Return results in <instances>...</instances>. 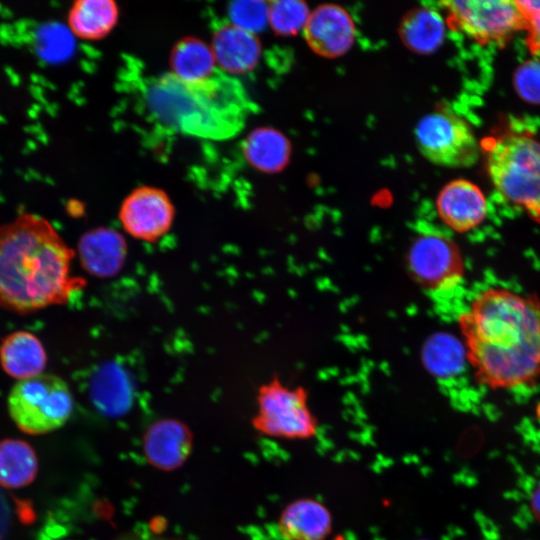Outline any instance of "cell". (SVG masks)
<instances>
[{"instance_id":"obj_28","label":"cell","mask_w":540,"mask_h":540,"mask_svg":"<svg viewBox=\"0 0 540 540\" xmlns=\"http://www.w3.org/2000/svg\"><path fill=\"white\" fill-rule=\"evenodd\" d=\"M117 540H175L146 532H131L119 537Z\"/></svg>"},{"instance_id":"obj_25","label":"cell","mask_w":540,"mask_h":540,"mask_svg":"<svg viewBox=\"0 0 540 540\" xmlns=\"http://www.w3.org/2000/svg\"><path fill=\"white\" fill-rule=\"evenodd\" d=\"M268 8L262 1H238L230 5L229 15L233 25L255 34L268 23Z\"/></svg>"},{"instance_id":"obj_22","label":"cell","mask_w":540,"mask_h":540,"mask_svg":"<svg viewBox=\"0 0 540 540\" xmlns=\"http://www.w3.org/2000/svg\"><path fill=\"white\" fill-rule=\"evenodd\" d=\"M37 468L36 454L28 443L18 439L0 442V485L24 487L34 480Z\"/></svg>"},{"instance_id":"obj_15","label":"cell","mask_w":540,"mask_h":540,"mask_svg":"<svg viewBox=\"0 0 540 540\" xmlns=\"http://www.w3.org/2000/svg\"><path fill=\"white\" fill-rule=\"evenodd\" d=\"M83 268L97 277H111L124 265L127 246L124 238L109 229L85 233L78 243Z\"/></svg>"},{"instance_id":"obj_17","label":"cell","mask_w":540,"mask_h":540,"mask_svg":"<svg viewBox=\"0 0 540 540\" xmlns=\"http://www.w3.org/2000/svg\"><path fill=\"white\" fill-rule=\"evenodd\" d=\"M47 361L41 341L27 331H16L0 346V363L11 377L24 380L42 374Z\"/></svg>"},{"instance_id":"obj_9","label":"cell","mask_w":540,"mask_h":540,"mask_svg":"<svg viewBox=\"0 0 540 540\" xmlns=\"http://www.w3.org/2000/svg\"><path fill=\"white\" fill-rule=\"evenodd\" d=\"M407 265L412 277L431 291L454 288L465 273L458 245L436 232H422L415 237L407 253Z\"/></svg>"},{"instance_id":"obj_1","label":"cell","mask_w":540,"mask_h":540,"mask_svg":"<svg viewBox=\"0 0 540 540\" xmlns=\"http://www.w3.org/2000/svg\"><path fill=\"white\" fill-rule=\"evenodd\" d=\"M475 380L511 389L540 378V299L504 288L478 293L459 317Z\"/></svg>"},{"instance_id":"obj_29","label":"cell","mask_w":540,"mask_h":540,"mask_svg":"<svg viewBox=\"0 0 540 540\" xmlns=\"http://www.w3.org/2000/svg\"><path fill=\"white\" fill-rule=\"evenodd\" d=\"M531 507L534 516L540 522V482L533 491L531 498Z\"/></svg>"},{"instance_id":"obj_4","label":"cell","mask_w":540,"mask_h":540,"mask_svg":"<svg viewBox=\"0 0 540 540\" xmlns=\"http://www.w3.org/2000/svg\"><path fill=\"white\" fill-rule=\"evenodd\" d=\"M497 191L540 225V141L526 133H505L481 144Z\"/></svg>"},{"instance_id":"obj_20","label":"cell","mask_w":540,"mask_h":540,"mask_svg":"<svg viewBox=\"0 0 540 540\" xmlns=\"http://www.w3.org/2000/svg\"><path fill=\"white\" fill-rule=\"evenodd\" d=\"M244 154L255 168L274 173L282 170L289 162L291 145L278 130L260 128L247 137Z\"/></svg>"},{"instance_id":"obj_3","label":"cell","mask_w":540,"mask_h":540,"mask_svg":"<svg viewBox=\"0 0 540 540\" xmlns=\"http://www.w3.org/2000/svg\"><path fill=\"white\" fill-rule=\"evenodd\" d=\"M142 103L158 127L214 141L239 134L255 111L242 82L219 68L200 80H185L172 72L148 79Z\"/></svg>"},{"instance_id":"obj_23","label":"cell","mask_w":540,"mask_h":540,"mask_svg":"<svg viewBox=\"0 0 540 540\" xmlns=\"http://www.w3.org/2000/svg\"><path fill=\"white\" fill-rule=\"evenodd\" d=\"M217 68L212 48L200 40H183L172 53V73L182 79L200 80Z\"/></svg>"},{"instance_id":"obj_16","label":"cell","mask_w":540,"mask_h":540,"mask_svg":"<svg viewBox=\"0 0 540 540\" xmlns=\"http://www.w3.org/2000/svg\"><path fill=\"white\" fill-rule=\"evenodd\" d=\"M279 526L290 540H324L331 531L332 518L322 503L302 498L285 507Z\"/></svg>"},{"instance_id":"obj_18","label":"cell","mask_w":540,"mask_h":540,"mask_svg":"<svg viewBox=\"0 0 540 540\" xmlns=\"http://www.w3.org/2000/svg\"><path fill=\"white\" fill-rule=\"evenodd\" d=\"M400 37L407 48L418 54H430L438 49L446 34L444 18L434 7H420L403 18Z\"/></svg>"},{"instance_id":"obj_13","label":"cell","mask_w":540,"mask_h":540,"mask_svg":"<svg viewBox=\"0 0 540 540\" xmlns=\"http://www.w3.org/2000/svg\"><path fill=\"white\" fill-rule=\"evenodd\" d=\"M193 436L186 424L165 418L153 423L143 438V450L154 467L171 471L185 463L191 453Z\"/></svg>"},{"instance_id":"obj_26","label":"cell","mask_w":540,"mask_h":540,"mask_svg":"<svg viewBox=\"0 0 540 540\" xmlns=\"http://www.w3.org/2000/svg\"><path fill=\"white\" fill-rule=\"evenodd\" d=\"M517 94L527 103L540 105V58L522 63L514 74Z\"/></svg>"},{"instance_id":"obj_10","label":"cell","mask_w":540,"mask_h":540,"mask_svg":"<svg viewBox=\"0 0 540 540\" xmlns=\"http://www.w3.org/2000/svg\"><path fill=\"white\" fill-rule=\"evenodd\" d=\"M119 220L125 232L133 238L154 242L170 230L174 207L164 191L142 186L124 199Z\"/></svg>"},{"instance_id":"obj_27","label":"cell","mask_w":540,"mask_h":540,"mask_svg":"<svg viewBox=\"0 0 540 540\" xmlns=\"http://www.w3.org/2000/svg\"><path fill=\"white\" fill-rule=\"evenodd\" d=\"M526 30L528 31L527 43L531 52L540 58V16L528 19Z\"/></svg>"},{"instance_id":"obj_7","label":"cell","mask_w":540,"mask_h":540,"mask_svg":"<svg viewBox=\"0 0 540 540\" xmlns=\"http://www.w3.org/2000/svg\"><path fill=\"white\" fill-rule=\"evenodd\" d=\"M439 5L456 29L480 44L506 41L528 24L517 1L459 0Z\"/></svg>"},{"instance_id":"obj_8","label":"cell","mask_w":540,"mask_h":540,"mask_svg":"<svg viewBox=\"0 0 540 540\" xmlns=\"http://www.w3.org/2000/svg\"><path fill=\"white\" fill-rule=\"evenodd\" d=\"M255 427L269 436L304 439L315 432V419L308 407L306 395L275 380L263 385L257 398Z\"/></svg>"},{"instance_id":"obj_11","label":"cell","mask_w":540,"mask_h":540,"mask_svg":"<svg viewBox=\"0 0 540 540\" xmlns=\"http://www.w3.org/2000/svg\"><path fill=\"white\" fill-rule=\"evenodd\" d=\"M309 47L323 57H338L353 45L355 24L342 7L326 4L310 12L303 29Z\"/></svg>"},{"instance_id":"obj_6","label":"cell","mask_w":540,"mask_h":540,"mask_svg":"<svg viewBox=\"0 0 540 540\" xmlns=\"http://www.w3.org/2000/svg\"><path fill=\"white\" fill-rule=\"evenodd\" d=\"M420 153L444 167H470L479 159V144L470 125L460 116L437 110L422 117L415 127Z\"/></svg>"},{"instance_id":"obj_14","label":"cell","mask_w":540,"mask_h":540,"mask_svg":"<svg viewBox=\"0 0 540 540\" xmlns=\"http://www.w3.org/2000/svg\"><path fill=\"white\" fill-rule=\"evenodd\" d=\"M212 52L218 68L235 76L247 73L257 65L261 46L254 33L226 24L215 32Z\"/></svg>"},{"instance_id":"obj_24","label":"cell","mask_w":540,"mask_h":540,"mask_svg":"<svg viewBox=\"0 0 540 540\" xmlns=\"http://www.w3.org/2000/svg\"><path fill=\"white\" fill-rule=\"evenodd\" d=\"M310 12L302 1L281 0L269 3L268 23L282 35H292L303 30Z\"/></svg>"},{"instance_id":"obj_2","label":"cell","mask_w":540,"mask_h":540,"mask_svg":"<svg viewBox=\"0 0 540 540\" xmlns=\"http://www.w3.org/2000/svg\"><path fill=\"white\" fill-rule=\"evenodd\" d=\"M74 251L45 218L22 213L0 226V306L25 314L65 303L84 286Z\"/></svg>"},{"instance_id":"obj_12","label":"cell","mask_w":540,"mask_h":540,"mask_svg":"<svg viewBox=\"0 0 540 540\" xmlns=\"http://www.w3.org/2000/svg\"><path fill=\"white\" fill-rule=\"evenodd\" d=\"M441 221L453 231L465 233L478 227L487 214V202L473 182L456 179L447 183L436 198Z\"/></svg>"},{"instance_id":"obj_21","label":"cell","mask_w":540,"mask_h":540,"mask_svg":"<svg viewBox=\"0 0 540 540\" xmlns=\"http://www.w3.org/2000/svg\"><path fill=\"white\" fill-rule=\"evenodd\" d=\"M421 360L428 372L442 379L459 374L467 360L466 349L455 336L439 332L431 335L421 349Z\"/></svg>"},{"instance_id":"obj_5","label":"cell","mask_w":540,"mask_h":540,"mask_svg":"<svg viewBox=\"0 0 540 540\" xmlns=\"http://www.w3.org/2000/svg\"><path fill=\"white\" fill-rule=\"evenodd\" d=\"M8 410L23 432L45 434L67 422L73 411V397L63 379L42 373L13 386L8 397Z\"/></svg>"},{"instance_id":"obj_19","label":"cell","mask_w":540,"mask_h":540,"mask_svg":"<svg viewBox=\"0 0 540 540\" xmlns=\"http://www.w3.org/2000/svg\"><path fill=\"white\" fill-rule=\"evenodd\" d=\"M118 8L111 0H78L68 13V26L80 39L98 40L115 26Z\"/></svg>"}]
</instances>
